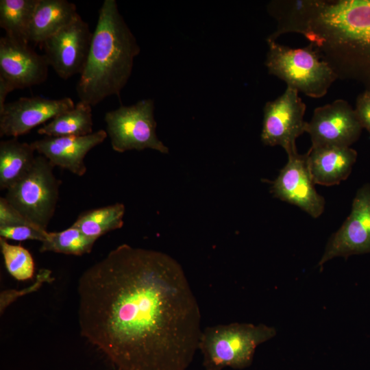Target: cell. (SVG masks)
Masks as SVG:
<instances>
[{
    "label": "cell",
    "instance_id": "cell-4",
    "mask_svg": "<svg viewBox=\"0 0 370 370\" xmlns=\"http://www.w3.org/2000/svg\"><path fill=\"white\" fill-rule=\"evenodd\" d=\"M277 334L274 327L264 323H231L208 326L200 334L198 350L205 370L249 367L256 349Z\"/></svg>",
    "mask_w": 370,
    "mask_h": 370
},
{
    "label": "cell",
    "instance_id": "cell-25",
    "mask_svg": "<svg viewBox=\"0 0 370 370\" xmlns=\"http://www.w3.org/2000/svg\"><path fill=\"white\" fill-rule=\"evenodd\" d=\"M48 232L34 225H16L0 227V236L5 240L18 241L35 240L40 242L46 238Z\"/></svg>",
    "mask_w": 370,
    "mask_h": 370
},
{
    "label": "cell",
    "instance_id": "cell-3",
    "mask_svg": "<svg viewBox=\"0 0 370 370\" xmlns=\"http://www.w3.org/2000/svg\"><path fill=\"white\" fill-rule=\"evenodd\" d=\"M325 49L341 79L370 89V0H341L326 27Z\"/></svg>",
    "mask_w": 370,
    "mask_h": 370
},
{
    "label": "cell",
    "instance_id": "cell-1",
    "mask_svg": "<svg viewBox=\"0 0 370 370\" xmlns=\"http://www.w3.org/2000/svg\"><path fill=\"white\" fill-rule=\"evenodd\" d=\"M77 292L80 334L116 370H187L201 317L173 258L120 245L81 275Z\"/></svg>",
    "mask_w": 370,
    "mask_h": 370
},
{
    "label": "cell",
    "instance_id": "cell-22",
    "mask_svg": "<svg viewBox=\"0 0 370 370\" xmlns=\"http://www.w3.org/2000/svg\"><path fill=\"white\" fill-rule=\"evenodd\" d=\"M38 1H0V27L6 36L29 42L28 32Z\"/></svg>",
    "mask_w": 370,
    "mask_h": 370
},
{
    "label": "cell",
    "instance_id": "cell-15",
    "mask_svg": "<svg viewBox=\"0 0 370 370\" xmlns=\"http://www.w3.org/2000/svg\"><path fill=\"white\" fill-rule=\"evenodd\" d=\"M108 134L99 130L82 136H45L31 143L35 151L47 158L55 167L59 166L78 176L86 172L84 158L94 147L102 143Z\"/></svg>",
    "mask_w": 370,
    "mask_h": 370
},
{
    "label": "cell",
    "instance_id": "cell-23",
    "mask_svg": "<svg viewBox=\"0 0 370 370\" xmlns=\"http://www.w3.org/2000/svg\"><path fill=\"white\" fill-rule=\"evenodd\" d=\"M95 241L71 225L63 231L48 232L46 238L41 242L40 251L82 256L92 251Z\"/></svg>",
    "mask_w": 370,
    "mask_h": 370
},
{
    "label": "cell",
    "instance_id": "cell-12",
    "mask_svg": "<svg viewBox=\"0 0 370 370\" xmlns=\"http://www.w3.org/2000/svg\"><path fill=\"white\" fill-rule=\"evenodd\" d=\"M312 179L307 155L298 152L288 156L286 165L273 182L271 192L274 197L295 205L313 218L324 211L325 199L319 195Z\"/></svg>",
    "mask_w": 370,
    "mask_h": 370
},
{
    "label": "cell",
    "instance_id": "cell-13",
    "mask_svg": "<svg viewBox=\"0 0 370 370\" xmlns=\"http://www.w3.org/2000/svg\"><path fill=\"white\" fill-rule=\"evenodd\" d=\"M75 105L70 97L51 99L40 96L6 103L0 110V136L17 138L25 134Z\"/></svg>",
    "mask_w": 370,
    "mask_h": 370
},
{
    "label": "cell",
    "instance_id": "cell-21",
    "mask_svg": "<svg viewBox=\"0 0 370 370\" xmlns=\"http://www.w3.org/2000/svg\"><path fill=\"white\" fill-rule=\"evenodd\" d=\"M124 214L125 206L116 203L82 213L72 225L97 241L108 232L122 227Z\"/></svg>",
    "mask_w": 370,
    "mask_h": 370
},
{
    "label": "cell",
    "instance_id": "cell-20",
    "mask_svg": "<svg viewBox=\"0 0 370 370\" xmlns=\"http://www.w3.org/2000/svg\"><path fill=\"white\" fill-rule=\"evenodd\" d=\"M92 106L79 101L75 106L42 125L38 133L45 136H82L92 133Z\"/></svg>",
    "mask_w": 370,
    "mask_h": 370
},
{
    "label": "cell",
    "instance_id": "cell-8",
    "mask_svg": "<svg viewBox=\"0 0 370 370\" xmlns=\"http://www.w3.org/2000/svg\"><path fill=\"white\" fill-rule=\"evenodd\" d=\"M306 108L299 92L288 86L277 99L267 101L263 109L260 135L262 143L272 147L279 145L288 156L297 153L296 139L306 132Z\"/></svg>",
    "mask_w": 370,
    "mask_h": 370
},
{
    "label": "cell",
    "instance_id": "cell-6",
    "mask_svg": "<svg viewBox=\"0 0 370 370\" xmlns=\"http://www.w3.org/2000/svg\"><path fill=\"white\" fill-rule=\"evenodd\" d=\"M54 166L36 156L31 170L6 190L5 198L30 222L47 230L57 206L60 183Z\"/></svg>",
    "mask_w": 370,
    "mask_h": 370
},
{
    "label": "cell",
    "instance_id": "cell-19",
    "mask_svg": "<svg viewBox=\"0 0 370 370\" xmlns=\"http://www.w3.org/2000/svg\"><path fill=\"white\" fill-rule=\"evenodd\" d=\"M31 144L12 138L0 142V188L7 190L32 168L36 156Z\"/></svg>",
    "mask_w": 370,
    "mask_h": 370
},
{
    "label": "cell",
    "instance_id": "cell-2",
    "mask_svg": "<svg viewBox=\"0 0 370 370\" xmlns=\"http://www.w3.org/2000/svg\"><path fill=\"white\" fill-rule=\"evenodd\" d=\"M140 47L115 0H105L99 11L88 56L76 90L79 101L95 106L119 96L129 80Z\"/></svg>",
    "mask_w": 370,
    "mask_h": 370
},
{
    "label": "cell",
    "instance_id": "cell-17",
    "mask_svg": "<svg viewBox=\"0 0 370 370\" xmlns=\"http://www.w3.org/2000/svg\"><path fill=\"white\" fill-rule=\"evenodd\" d=\"M322 0H276L267 5L269 14L277 21L276 29L267 42L276 41L281 35L295 32L304 36L308 32Z\"/></svg>",
    "mask_w": 370,
    "mask_h": 370
},
{
    "label": "cell",
    "instance_id": "cell-28",
    "mask_svg": "<svg viewBox=\"0 0 370 370\" xmlns=\"http://www.w3.org/2000/svg\"><path fill=\"white\" fill-rule=\"evenodd\" d=\"M14 89L11 84L2 77H0V110L3 109L5 102V99L8 93Z\"/></svg>",
    "mask_w": 370,
    "mask_h": 370
},
{
    "label": "cell",
    "instance_id": "cell-16",
    "mask_svg": "<svg viewBox=\"0 0 370 370\" xmlns=\"http://www.w3.org/2000/svg\"><path fill=\"white\" fill-rule=\"evenodd\" d=\"M306 155L314 183L330 186L348 177L358 154L351 147L311 146Z\"/></svg>",
    "mask_w": 370,
    "mask_h": 370
},
{
    "label": "cell",
    "instance_id": "cell-11",
    "mask_svg": "<svg viewBox=\"0 0 370 370\" xmlns=\"http://www.w3.org/2000/svg\"><path fill=\"white\" fill-rule=\"evenodd\" d=\"M362 127L354 108L343 99H336L314 109L306 132L312 147H350L359 138Z\"/></svg>",
    "mask_w": 370,
    "mask_h": 370
},
{
    "label": "cell",
    "instance_id": "cell-5",
    "mask_svg": "<svg viewBox=\"0 0 370 370\" xmlns=\"http://www.w3.org/2000/svg\"><path fill=\"white\" fill-rule=\"evenodd\" d=\"M267 43L269 49L264 64L269 73L306 96L312 98L323 97L338 78L330 66L321 58L310 43L305 47L296 49L276 41Z\"/></svg>",
    "mask_w": 370,
    "mask_h": 370
},
{
    "label": "cell",
    "instance_id": "cell-7",
    "mask_svg": "<svg viewBox=\"0 0 370 370\" xmlns=\"http://www.w3.org/2000/svg\"><path fill=\"white\" fill-rule=\"evenodd\" d=\"M151 99L138 101L131 106H121L106 113V132L112 149L119 153L145 149L168 153L169 148L158 138Z\"/></svg>",
    "mask_w": 370,
    "mask_h": 370
},
{
    "label": "cell",
    "instance_id": "cell-24",
    "mask_svg": "<svg viewBox=\"0 0 370 370\" xmlns=\"http://www.w3.org/2000/svg\"><path fill=\"white\" fill-rule=\"evenodd\" d=\"M0 246L8 272L18 281L31 279L35 264L30 252L21 245L8 243L3 238H0Z\"/></svg>",
    "mask_w": 370,
    "mask_h": 370
},
{
    "label": "cell",
    "instance_id": "cell-26",
    "mask_svg": "<svg viewBox=\"0 0 370 370\" xmlns=\"http://www.w3.org/2000/svg\"><path fill=\"white\" fill-rule=\"evenodd\" d=\"M16 225L36 226L12 206L5 197H1L0 198V227Z\"/></svg>",
    "mask_w": 370,
    "mask_h": 370
},
{
    "label": "cell",
    "instance_id": "cell-10",
    "mask_svg": "<svg viewBox=\"0 0 370 370\" xmlns=\"http://www.w3.org/2000/svg\"><path fill=\"white\" fill-rule=\"evenodd\" d=\"M92 32L79 14L42 43L45 58L63 79L81 74L86 64Z\"/></svg>",
    "mask_w": 370,
    "mask_h": 370
},
{
    "label": "cell",
    "instance_id": "cell-18",
    "mask_svg": "<svg viewBox=\"0 0 370 370\" xmlns=\"http://www.w3.org/2000/svg\"><path fill=\"white\" fill-rule=\"evenodd\" d=\"M79 14L66 0H38L28 32V40L42 43L71 23Z\"/></svg>",
    "mask_w": 370,
    "mask_h": 370
},
{
    "label": "cell",
    "instance_id": "cell-27",
    "mask_svg": "<svg viewBox=\"0 0 370 370\" xmlns=\"http://www.w3.org/2000/svg\"><path fill=\"white\" fill-rule=\"evenodd\" d=\"M354 110L362 127L370 134V89L358 95Z\"/></svg>",
    "mask_w": 370,
    "mask_h": 370
},
{
    "label": "cell",
    "instance_id": "cell-9",
    "mask_svg": "<svg viewBox=\"0 0 370 370\" xmlns=\"http://www.w3.org/2000/svg\"><path fill=\"white\" fill-rule=\"evenodd\" d=\"M366 254H370L369 183L357 190L349 216L330 237L317 266L321 271L323 265L334 258H347Z\"/></svg>",
    "mask_w": 370,
    "mask_h": 370
},
{
    "label": "cell",
    "instance_id": "cell-14",
    "mask_svg": "<svg viewBox=\"0 0 370 370\" xmlns=\"http://www.w3.org/2000/svg\"><path fill=\"white\" fill-rule=\"evenodd\" d=\"M27 42L5 35L0 38V77L14 89L29 88L47 79L49 64Z\"/></svg>",
    "mask_w": 370,
    "mask_h": 370
}]
</instances>
